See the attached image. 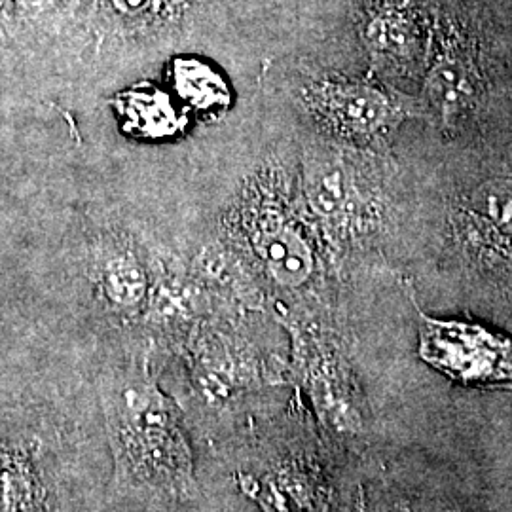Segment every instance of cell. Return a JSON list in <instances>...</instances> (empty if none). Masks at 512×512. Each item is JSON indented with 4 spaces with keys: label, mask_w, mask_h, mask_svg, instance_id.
<instances>
[{
    "label": "cell",
    "mask_w": 512,
    "mask_h": 512,
    "mask_svg": "<svg viewBox=\"0 0 512 512\" xmlns=\"http://www.w3.org/2000/svg\"><path fill=\"white\" fill-rule=\"evenodd\" d=\"M169 74L177 95L194 109L217 110L230 103V92L222 76L200 59L179 57L173 61Z\"/></svg>",
    "instance_id": "9c48e42d"
},
{
    "label": "cell",
    "mask_w": 512,
    "mask_h": 512,
    "mask_svg": "<svg viewBox=\"0 0 512 512\" xmlns=\"http://www.w3.org/2000/svg\"><path fill=\"white\" fill-rule=\"evenodd\" d=\"M253 247L275 281L302 287L315 270L310 239L283 207H264L253 224Z\"/></svg>",
    "instance_id": "52a82bcc"
},
{
    "label": "cell",
    "mask_w": 512,
    "mask_h": 512,
    "mask_svg": "<svg viewBox=\"0 0 512 512\" xmlns=\"http://www.w3.org/2000/svg\"><path fill=\"white\" fill-rule=\"evenodd\" d=\"M418 353L425 365L458 384L512 389V338L503 332L420 311Z\"/></svg>",
    "instance_id": "7a4b0ae2"
},
{
    "label": "cell",
    "mask_w": 512,
    "mask_h": 512,
    "mask_svg": "<svg viewBox=\"0 0 512 512\" xmlns=\"http://www.w3.org/2000/svg\"><path fill=\"white\" fill-rule=\"evenodd\" d=\"M21 482L18 465L12 459L0 456V512L21 509V497L25 495Z\"/></svg>",
    "instance_id": "8fae6325"
},
{
    "label": "cell",
    "mask_w": 512,
    "mask_h": 512,
    "mask_svg": "<svg viewBox=\"0 0 512 512\" xmlns=\"http://www.w3.org/2000/svg\"><path fill=\"white\" fill-rule=\"evenodd\" d=\"M302 188L311 215L340 238L363 232L374 217V196L338 150L310 148L304 154Z\"/></svg>",
    "instance_id": "5b68a950"
},
{
    "label": "cell",
    "mask_w": 512,
    "mask_h": 512,
    "mask_svg": "<svg viewBox=\"0 0 512 512\" xmlns=\"http://www.w3.org/2000/svg\"><path fill=\"white\" fill-rule=\"evenodd\" d=\"M304 103L319 124L357 143L380 141L408 118L423 114L420 105L406 95L344 76L311 82L304 90Z\"/></svg>",
    "instance_id": "3957f363"
},
{
    "label": "cell",
    "mask_w": 512,
    "mask_h": 512,
    "mask_svg": "<svg viewBox=\"0 0 512 512\" xmlns=\"http://www.w3.org/2000/svg\"><path fill=\"white\" fill-rule=\"evenodd\" d=\"M116 110L126 120V128L143 137H167L186 124L171 95L150 84L131 88L116 97Z\"/></svg>",
    "instance_id": "ba28073f"
},
{
    "label": "cell",
    "mask_w": 512,
    "mask_h": 512,
    "mask_svg": "<svg viewBox=\"0 0 512 512\" xmlns=\"http://www.w3.org/2000/svg\"><path fill=\"white\" fill-rule=\"evenodd\" d=\"M103 279L110 298L124 306L139 302L147 287V279L139 262L128 253L110 258L105 266Z\"/></svg>",
    "instance_id": "30bf717a"
},
{
    "label": "cell",
    "mask_w": 512,
    "mask_h": 512,
    "mask_svg": "<svg viewBox=\"0 0 512 512\" xmlns=\"http://www.w3.org/2000/svg\"><path fill=\"white\" fill-rule=\"evenodd\" d=\"M433 10L423 0H370L359 18V35L372 67L389 76H410L425 67Z\"/></svg>",
    "instance_id": "277c9868"
},
{
    "label": "cell",
    "mask_w": 512,
    "mask_h": 512,
    "mask_svg": "<svg viewBox=\"0 0 512 512\" xmlns=\"http://www.w3.org/2000/svg\"><path fill=\"white\" fill-rule=\"evenodd\" d=\"M431 10L421 110L433 114L444 133L454 135L484 95L482 48L471 19L456 0H439Z\"/></svg>",
    "instance_id": "6da1fadb"
},
{
    "label": "cell",
    "mask_w": 512,
    "mask_h": 512,
    "mask_svg": "<svg viewBox=\"0 0 512 512\" xmlns=\"http://www.w3.org/2000/svg\"><path fill=\"white\" fill-rule=\"evenodd\" d=\"M154 0H112V4L116 6L118 12L128 14V16H137L147 12L148 8L152 6Z\"/></svg>",
    "instance_id": "7c38bea8"
},
{
    "label": "cell",
    "mask_w": 512,
    "mask_h": 512,
    "mask_svg": "<svg viewBox=\"0 0 512 512\" xmlns=\"http://www.w3.org/2000/svg\"><path fill=\"white\" fill-rule=\"evenodd\" d=\"M452 232L459 245L484 264L512 262V179L476 184L454 205Z\"/></svg>",
    "instance_id": "8992f818"
},
{
    "label": "cell",
    "mask_w": 512,
    "mask_h": 512,
    "mask_svg": "<svg viewBox=\"0 0 512 512\" xmlns=\"http://www.w3.org/2000/svg\"><path fill=\"white\" fill-rule=\"evenodd\" d=\"M21 4H25L33 12H46L69 4V0H21Z\"/></svg>",
    "instance_id": "4fadbf2b"
}]
</instances>
